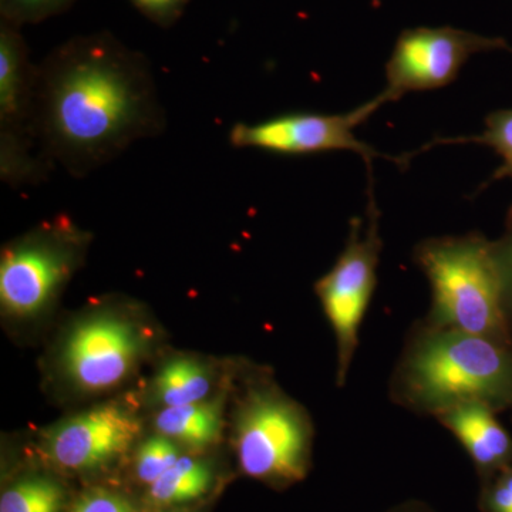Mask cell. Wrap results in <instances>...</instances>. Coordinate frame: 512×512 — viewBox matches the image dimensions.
<instances>
[{"label":"cell","instance_id":"22","mask_svg":"<svg viewBox=\"0 0 512 512\" xmlns=\"http://www.w3.org/2000/svg\"><path fill=\"white\" fill-rule=\"evenodd\" d=\"M69 512H134V508L123 495L97 488L82 495Z\"/></svg>","mask_w":512,"mask_h":512},{"label":"cell","instance_id":"10","mask_svg":"<svg viewBox=\"0 0 512 512\" xmlns=\"http://www.w3.org/2000/svg\"><path fill=\"white\" fill-rule=\"evenodd\" d=\"M508 49L498 39H484L453 29L407 30L397 40L386 66L387 103L410 92L441 89L457 79L458 72L474 53Z\"/></svg>","mask_w":512,"mask_h":512},{"label":"cell","instance_id":"17","mask_svg":"<svg viewBox=\"0 0 512 512\" xmlns=\"http://www.w3.org/2000/svg\"><path fill=\"white\" fill-rule=\"evenodd\" d=\"M64 501L66 493L53 478L26 477L3 491L0 512H60Z\"/></svg>","mask_w":512,"mask_h":512},{"label":"cell","instance_id":"1","mask_svg":"<svg viewBox=\"0 0 512 512\" xmlns=\"http://www.w3.org/2000/svg\"><path fill=\"white\" fill-rule=\"evenodd\" d=\"M165 123L148 64L109 40L72 43L36 67L37 150L52 170L87 177Z\"/></svg>","mask_w":512,"mask_h":512},{"label":"cell","instance_id":"7","mask_svg":"<svg viewBox=\"0 0 512 512\" xmlns=\"http://www.w3.org/2000/svg\"><path fill=\"white\" fill-rule=\"evenodd\" d=\"M36 67L22 37L0 30V177L10 187L36 185L52 168L40 157L35 136Z\"/></svg>","mask_w":512,"mask_h":512},{"label":"cell","instance_id":"11","mask_svg":"<svg viewBox=\"0 0 512 512\" xmlns=\"http://www.w3.org/2000/svg\"><path fill=\"white\" fill-rule=\"evenodd\" d=\"M140 423L120 404H103L52 427L42 441L50 463L67 471H92L127 453Z\"/></svg>","mask_w":512,"mask_h":512},{"label":"cell","instance_id":"2","mask_svg":"<svg viewBox=\"0 0 512 512\" xmlns=\"http://www.w3.org/2000/svg\"><path fill=\"white\" fill-rule=\"evenodd\" d=\"M397 406L436 417L457 404L512 412V345L417 320L390 377Z\"/></svg>","mask_w":512,"mask_h":512},{"label":"cell","instance_id":"23","mask_svg":"<svg viewBox=\"0 0 512 512\" xmlns=\"http://www.w3.org/2000/svg\"><path fill=\"white\" fill-rule=\"evenodd\" d=\"M133 2L141 12L146 13L148 18L167 25L180 16L188 0H133Z\"/></svg>","mask_w":512,"mask_h":512},{"label":"cell","instance_id":"4","mask_svg":"<svg viewBox=\"0 0 512 512\" xmlns=\"http://www.w3.org/2000/svg\"><path fill=\"white\" fill-rule=\"evenodd\" d=\"M313 429L298 403L275 384L255 383L239 407L235 450L245 476L285 488L311 468Z\"/></svg>","mask_w":512,"mask_h":512},{"label":"cell","instance_id":"20","mask_svg":"<svg viewBox=\"0 0 512 512\" xmlns=\"http://www.w3.org/2000/svg\"><path fill=\"white\" fill-rule=\"evenodd\" d=\"M478 510L481 512H512V466L498 471L480 483Z\"/></svg>","mask_w":512,"mask_h":512},{"label":"cell","instance_id":"5","mask_svg":"<svg viewBox=\"0 0 512 512\" xmlns=\"http://www.w3.org/2000/svg\"><path fill=\"white\" fill-rule=\"evenodd\" d=\"M87 235L66 217H57L16 239L0 259V303L13 318L45 311L79 268Z\"/></svg>","mask_w":512,"mask_h":512},{"label":"cell","instance_id":"21","mask_svg":"<svg viewBox=\"0 0 512 512\" xmlns=\"http://www.w3.org/2000/svg\"><path fill=\"white\" fill-rule=\"evenodd\" d=\"M8 23L36 22L66 8L72 0H0Z\"/></svg>","mask_w":512,"mask_h":512},{"label":"cell","instance_id":"3","mask_svg":"<svg viewBox=\"0 0 512 512\" xmlns=\"http://www.w3.org/2000/svg\"><path fill=\"white\" fill-rule=\"evenodd\" d=\"M413 258L431 285L424 323L512 345L491 239L477 231L427 238Z\"/></svg>","mask_w":512,"mask_h":512},{"label":"cell","instance_id":"14","mask_svg":"<svg viewBox=\"0 0 512 512\" xmlns=\"http://www.w3.org/2000/svg\"><path fill=\"white\" fill-rule=\"evenodd\" d=\"M153 390L154 399L163 407L205 402L211 390V375L200 362L180 357L161 367Z\"/></svg>","mask_w":512,"mask_h":512},{"label":"cell","instance_id":"19","mask_svg":"<svg viewBox=\"0 0 512 512\" xmlns=\"http://www.w3.org/2000/svg\"><path fill=\"white\" fill-rule=\"evenodd\" d=\"M493 255L500 278L505 318L512 329V205L505 218L503 234L493 241Z\"/></svg>","mask_w":512,"mask_h":512},{"label":"cell","instance_id":"9","mask_svg":"<svg viewBox=\"0 0 512 512\" xmlns=\"http://www.w3.org/2000/svg\"><path fill=\"white\" fill-rule=\"evenodd\" d=\"M127 318L117 311L97 312L70 330L60 365L77 389L106 392L123 382L136 367L147 340Z\"/></svg>","mask_w":512,"mask_h":512},{"label":"cell","instance_id":"8","mask_svg":"<svg viewBox=\"0 0 512 512\" xmlns=\"http://www.w3.org/2000/svg\"><path fill=\"white\" fill-rule=\"evenodd\" d=\"M387 103L382 93L355 110L343 114L289 113L259 123H238L229 131V143L237 148H256L276 154L353 151L366 161L367 168L379 151L356 137L357 127L366 123Z\"/></svg>","mask_w":512,"mask_h":512},{"label":"cell","instance_id":"6","mask_svg":"<svg viewBox=\"0 0 512 512\" xmlns=\"http://www.w3.org/2000/svg\"><path fill=\"white\" fill-rule=\"evenodd\" d=\"M366 220L353 218L345 248L328 274L316 282L315 291L336 339V383L345 386L359 332L377 285V266L383 251L380 211L369 190Z\"/></svg>","mask_w":512,"mask_h":512},{"label":"cell","instance_id":"12","mask_svg":"<svg viewBox=\"0 0 512 512\" xmlns=\"http://www.w3.org/2000/svg\"><path fill=\"white\" fill-rule=\"evenodd\" d=\"M497 414L487 404L468 402L434 417L460 441L480 483L512 466V436Z\"/></svg>","mask_w":512,"mask_h":512},{"label":"cell","instance_id":"15","mask_svg":"<svg viewBox=\"0 0 512 512\" xmlns=\"http://www.w3.org/2000/svg\"><path fill=\"white\" fill-rule=\"evenodd\" d=\"M212 484L208 464L190 457H180L170 470L148 488V498L158 505L190 503L207 494Z\"/></svg>","mask_w":512,"mask_h":512},{"label":"cell","instance_id":"16","mask_svg":"<svg viewBox=\"0 0 512 512\" xmlns=\"http://www.w3.org/2000/svg\"><path fill=\"white\" fill-rule=\"evenodd\" d=\"M480 144V146L493 148L495 153L503 158V164L497 168V171L491 175L487 184L495 183V181L510 178L512 180V109L497 110L485 117V128L483 133L477 136H464L454 138H434L431 143L426 144L421 150L413 151L399 158L400 164H406L410 158L429 150L431 147L451 146V144Z\"/></svg>","mask_w":512,"mask_h":512},{"label":"cell","instance_id":"24","mask_svg":"<svg viewBox=\"0 0 512 512\" xmlns=\"http://www.w3.org/2000/svg\"><path fill=\"white\" fill-rule=\"evenodd\" d=\"M382 512H437V510L431 507L429 503H426V501L410 498V500L393 504L392 507L386 508Z\"/></svg>","mask_w":512,"mask_h":512},{"label":"cell","instance_id":"18","mask_svg":"<svg viewBox=\"0 0 512 512\" xmlns=\"http://www.w3.org/2000/svg\"><path fill=\"white\" fill-rule=\"evenodd\" d=\"M180 450L173 440L164 436L151 437L141 444L136 454V473L141 483H156L165 471L177 463Z\"/></svg>","mask_w":512,"mask_h":512},{"label":"cell","instance_id":"13","mask_svg":"<svg viewBox=\"0 0 512 512\" xmlns=\"http://www.w3.org/2000/svg\"><path fill=\"white\" fill-rule=\"evenodd\" d=\"M221 406L200 402L187 406L164 407L156 417L160 436L192 448H204L217 441L221 433Z\"/></svg>","mask_w":512,"mask_h":512}]
</instances>
